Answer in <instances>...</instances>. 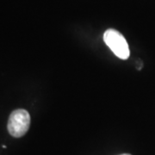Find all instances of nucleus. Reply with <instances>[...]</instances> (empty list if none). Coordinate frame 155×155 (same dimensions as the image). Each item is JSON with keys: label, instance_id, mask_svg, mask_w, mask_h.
I'll return each mask as SVG.
<instances>
[{"label": "nucleus", "instance_id": "obj_1", "mask_svg": "<svg viewBox=\"0 0 155 155\" xmlns=\"http://www.w3.org/2000/svg\"><path fill=\"white\" fill-rule=\"evenodd\" d=\"M104 40L106 45L118 58L127 60L129 57L130 51L126 39L119 31L110 28L104 34Z\"/></svg>", "mask_w": 155, "mask_h": 155}, {"label": "nucleus", "instance_id": "obj_2", "mask_svg": "<svg viewBox=\"0 0 155 155\" xmlns=\"http://www.w3.org/2000/svg\"><path fill=\"white\" fill-rule=\"evenodd\" d=\"M30 116L27 110L19 109L14 110L8 121V131L13 137L19 138L23 136L29 128Z\"/></svg>", "mask_w": 155, "mask_h": 155}, {"label": "nucleus", "instance_id": "obj_3", "mask_svg": "<svg viewBox=\"0 0 155 155\" xmlns=\"http://www.w3.org/2000/svg\"><path fill=\"white\" fill-rule=\"evenodd\" d=\"M121 155H130V154H127V153H125V154H121Z\"/></svg>", "mask_w": 155, "mask_h": 155}]
</instances>
